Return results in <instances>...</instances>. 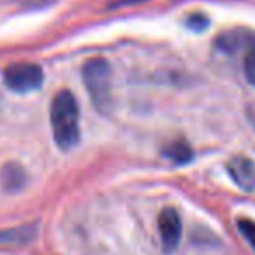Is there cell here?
<instances>
[{
	"instance_id": "cell-1",
	"label": "cell",
	"mask_w": 255,
	"mask_h": 255,
	"mask_svg": "<svg viewBox=\"0 0 255 255\" xmlns=\"http://www.w3.org/2000/svg\"><path fill=\"white\" fill-rule=\"evenodd\" d=\"M51 128L56 145L61 150H68L77 145L81 138V110L74 93L61 89L51 102Z\"/></svg>"
},
{
	"instance_id": "cell-2",
	"label": "cell",
	"mask_w": 255,
	"mask_h": 255,
	"mask_svg": "<svg viewBox=\"0 0 255 255\" xmlns=\"http://www.w3.org/2000/svg\"><path fill=\"white\" fill-rule=\"evenodd\" d=\"M82 82L88 95L100 110L110 105L112 95V67L105 58H91L82 65Z\"/></svg>"
},
{
	"instance_id": "cell-3",
	"label": "cell",
	"mask_w": 255,
	"mask_h": 255,
	"mask_svg": "<svg viewBox=\"0 0 255 255\" xmlns=\"http://www.w3.org/2000/svg\"><path fill=\"white\" fill-rule=\"evenodd\" d=\"M4 82L16 93H30L40 88L44 82V72L37 63L18 61L4 70Z\"/></svg>"
},
{
	"instance_id": "cell-4",
	"label": "cell",
	"mask_w": 255,
	"mask_h": 255,
	"mask_svg": "<svg viewBox=\"0 0 255 255\" xmlns=\"http://www.w3.org/2000/svg\"><path fill=\"white\" fill-rule=\"evenodd\" d=\"M157 227H159L163 250L164 252L177 250L178 245H180V238H182V219L177 210L164 208L163 212L159 213Z\"/></svg>"
},
{
	"instance_id": "cell-5",
	"label": "cell",
	"mask_w": 255,
	"mask_h": 255,
	"mask_svg": "<svg viewBox=\"0 0 255 255\" xmlns=\"http://www.w3.org/2000/svg\"><path fill=\"white\" fill-rule=\"evenodd\" d=\"M227 171L234 184L243 191H255V163L247 156H236L227 163Z\"/></svg>"
},
{
	"instance_id": "cell-6",
	"label": "cell",
	"mask_w": 255,
	"mask_h": 255,
	"mask_svg": "<svg viewBox=\"0 0 255 255\" xmlns=\"http://www.w3.org/2000/svg\"><path fill=\"white\" fill-rule=\"evenodd\" d=\"M37 236V226L35 224H26V226L12 227V229L0 231V245H28Z\"/></svg>"
},
{
	"instance_id": "cell-7",
	"label": "cell",
	"mask_w": 255,
	"mask_h": 255,
	"mask_svg": "<svg viewBox=\"0 0 255 255\" xmlns=\"http://www.w3.org/2000/svg\"><path fill=\"white\" fill-rule=\"evenodd\" d=\"M26 184V173L19 164L11 163L7 166H4L2 170V185H4L5 191L16 192L21 191Z\"/></svg>"
},
{
	"instance_id": "cell-8",
	"label": "cell",
	"mask_w": 255,
	"mask_h": 255,
	"mask_svg": "<svg viewBox=\"0 0 255 255\" xmlns=\"http://www.w3.org/2000/svg\"><path fill=\"white\" fill-rule=\"evenodd\" d=\"M252 33L241 32V30H234V32H226L217 39V47L224 53H236L238 49L247 46L248 39Z\"/></svg>"
},
{
	"instance_id": "cell-9",
	"label": "cell",
	"mask_w": 255,
	"mask_h": 255,
	"mask_svg": "<svg viewBox=\"0 0 255 255\" xmlns=\"http://www.w3.org/2000/svg\"><path fill=\"white\" fill-rule=\"evenodd\" d=\"M163 154L170 161H173V163H178V164L189 163V161L192 159V156H194L191 145H189L187 142H184V140H175V142L168 143L166 149L163 150Z\"/></svg>"
},
{
	"instance_id": "cell-10",
	"label": "cell",
	"mask_w": 255,
	"mask_h": 255,
	"mask_svg": "<svg viewBox=\"0 0 255 255\" xmlns=\"http://www.w3.org/2000/svg\"><path fill=\"white\" fill-rule=\"evenodd\" d=\"M245 77L252 86H255V35L252 33L245 46V60H243Z\"/></svg>"
},
{
	"instance_id": "cell-11",
	"label": "cell",
	"mask_w": 255,
	"mask_h": 255,
	"mask_svg": "<svg viewBox=\"0 0 255 255\" xmlns=\"http://www.w3.org/2000/svg\"><path fill=\"white\" fill-rule=\"evenodd\" d=\"M238 227H240V233L245 236V240L252 245V248L255 250V222L248 219H240L238 220Z\"/></svg>"
},
{
	"instance_id": "cell-12",
	"label": "cell",
	"mask_w": 255,
	"mask_h": 255,
	"mask_svg": "<svg viewBox=\"0 0 255 255\" xmlns=\"http://www.w3.org/2000/svg\"><path fill=\"white\" fill-rule=\"evenodd\" d=\"M185 23H187V28L194 30V32H201L208 26V18L201 12H194V14L189 16Z\"/></svg>"
},
{
	"instance_id": "cell-13",
	"label": "cell",
	"mask_w": 255,
	"mask_h": 255,
	"mask_svg": "<svg viewBox=\"0 0 255 255\" xmlns=\"http://www.w3.org/2000/svg\"><path fill=\"white\" fill-rule=\"evenodd\" d=\"M140 2H145V0H114L110 7H121V5H133V4H140Z\"/></svg>"
}]
</instances>
